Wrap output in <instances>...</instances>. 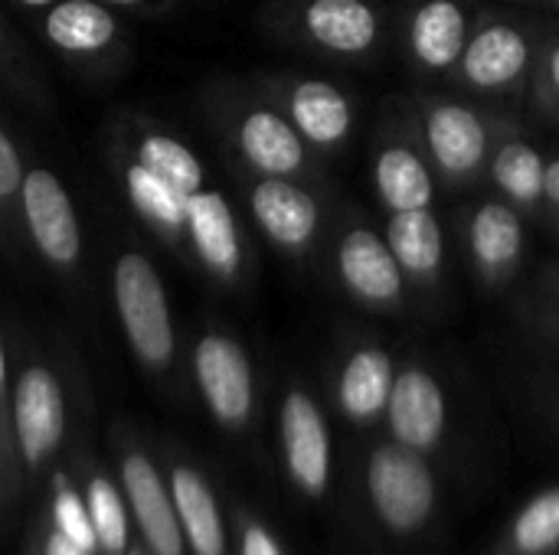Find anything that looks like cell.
I'll return each mask as SVG.
<instances>
[{
	"mask_svg": "<svg viewBox=\"0 0 559 555\" xmlns=\"http://www.w3.org/2000/svg\"><path fill=\"white\" fill-rule=\"evenodd\" d=\"M550 29L514 16V13H478L472 36L452 69V82L462 92L481 95V98H508L531 88L540 49L547 43Z\"/></svg>",
	"mask_w": 559,
	"mask_h": 555,
	"instance_id": "1",
	"label": "cell"
},
{
	"mask_svg": "<svg viewBox=\"0 0 559 555\" xmlns=\"http://www.w3.org/2000/svg\"><path fill=\"white\" fill-rule=\"evenodd\" d=\"M508 128L504 114L485 111L455 95H419L416 134L439 177L452 190L472 186L485 170L495 150V141Z\"/></svg>",
	"mask_w": 559,
	"mask_h": 555,
	"instance_id": "2",
	"label": "cell"
},
{
	"mask_svg": "<svg viewBox=\"0 0 559 555\" xmlns=\"http://www.w3.org/2000/svg\"><path fill=\"white\" fill-rule=\"evenodd\" d=\"M367 497L390 533L413 536L436 514L439 481L423 451L383 442L367 458Z\"/></svg>",
	"mask_w": 559,
	"mask_h": 555,
	"instance_id": "3",
	"label": "cell"
},
{
	"mask_svg": "<svg viewBox=\"0 0 559 555\" xmlns=\"http://www.w3.org/2000/svg\"><path fill=\"white\" fill-rule=\"evenodd\" d=\"M111 285H115V311L131 353L147 370H167L174 360L177 337H174L167 291L157 268L151 265L147 255L124 252L115 262Z\"/></svg>",
	"mask_w": 559,
	"mask_h": 555,
	"instance_id": "4",
	"label": "cell"
},
{
	"mask_svg": "<svg viewBox=\"0 0 559 555\" xmlns=\"http://www.w3.org/2000/svg\"><path fill=\"white\" fill-rule=\"evenodd\" d=\"M278 438H282V458L292 484L318 500L331 487V471H334V455H331V429L314 402L311 393L301 386L288 389L278 409Z\"/></svg>",
	"mask_w": 559,
	"mask_h": 555,
	"instance_id": "5",
	"label": "cell"
},
{
	"mask_svg": "<svg viewBox=\"0 0 559 555\" xmlns=\"http://www.w3.org/2000/svg\"><path fill=\"white\" fill-rule=\"evenodd\" d=\"M20 209L36 252L52 268L69 272L82 262V226L62 180L52 170L33 167L23 173Z\"/></svg>",
	"mask_w": 559,
	"mask_h": 555,
	"instance_id": "6",
	"label": "cell"
},
{
	"mask_svg": "<svg viewBox=\"0 0 559 555\" xmlns=\"http://www.w3.org/2000/svg\"><path fill=\"white\" fill-rule=\"evenodd\" d=\"M197 389L210 415L226 429H242L255 409V379L246 350L226 334H203L193 350Z\"/></svg>",
	"mask_w": 559,
	"mask_h": 555,
	"instance_id": "7",
	"label": "cell"
},
{
	"mask_svg": "<svg viewBox=\"0 0 559 555\" xmlns=\"http://www.w3.org/2000/svg\"><path fill=\"white\" fill-rule=\"evenodd\" d=\"M481 10L472 0H413L403 16V49L423 75H452Z\"/></svg>",
	"mask_w": 559,
	"mask_h": 555,
	"instance_id": "8",
	"label": "cell"
},
{
	"mask_svg": "<svg viewBox=\"0 0 559 555\" xmlns=\"http://www.w3.org/2000/svg\"><path fill=\"white\" fill-rule=\"evenodd\" d=\"M383 419L396 445L432 455L449 429V399L439 376L423 363L396 366Z\"/></svg>",
	"mask_w": 559,
	"mask_h": 555,
	"instance_id": "9",
	"label": "cell"
},
{
	"mask_svg": "<svg viewBox=\"0 0 559 555\" xmlns=\"http://www.w3.org/2000/svg\"><path fill=\"white\" fill-rule=\"evenodd\" d=\"M337 278L347 294L373 311H390L406 298V275L386 239L367 222H350L337 242Z\"/></svg>",
	"mask_w": 559,
	"mask_h": 555,
	"instance_id": "10",
	"label": "cell"
},
{
	"mask_svg": "<svg viewBox=\"0 0 559 555\" xmlns=\"http://www.w3.org/2000/svg\"><path fill=\"white\" fill-rule=\"evenodd\" d=\"M13 438L26 468H39L56 455L66 435V399L52 370L26 366L13 383L10 399Z\"/></svg>",
	"mask_w": 559,
	"mask_h": 555,
	"instance_id": "11",
	"label": "cell"
},
{
	"mask_svg": "<svg viewBox=\"0 0 559 555\" xmlns=\"http://www.w3.org/2000/svg\"><path fill=\"white\" fill-rule=\"evenodd\" d=\"M249 209L255 226L282 252L301 255L321 232V200L295 177H259L249 190Z\"/></svg>",
	"mask_w": 559,
	"mask_h": 555,
	"instance_id": "12",
	"label": "cell"
},
{
	"mask_svg": "<svg viewBox=\"0 0 559 555\" xmlns=\"http://www.w3.org/2000/svg\"><path fill=\"white\" fill-rule=\"evenodd\" d=\"M298 33L337 59H370L383 39V13L373 0H301Z\"/></svg>",
	"mask_w": 559,
	"mask_h": 555,
	"instance_id": "13",
	"label": "cell"
},
{
	"mask_svg": "<svg viewBox=\"0 0 559 555\" xmlns=\"http://www.w3.org/2000/svg\"><path fill=\"white\" fill-rule=\"evenodd\" d=\"M465 245L472 268L481 285L501 288L508 285L524 262V219L508 200H485L472 209L465 222Z\"/></svg>",
	"mask_w": 559,
	"mask_h": 555,
	"instance_id": "14",
	"label": "cell"
},
{
	"mask_svg": "<svg viewBox=\"0 0 559 555\" xmlns=\"http://www.w3.org/2000/svg\"><path fill=\"white\" fill-rule=\"evenodd\" d=\"M121 491L151 555H183V530L174 510L170 484H164L151 458L141 451H128L121 458Z\"/></svg>",
	"mask_w": 559,
	"mask_h": 555,
	"instance_id": "15",
	"label": "cell"
},
{
	"mask_svg": "<svg viewBox=\"0 0 559 555\" xmlns=\"http://www.w3.org/2000/svg\"><path fill=\"white\" fill-rule=\"evenodd\" d=\"M373 190L386 213L426 209L436 203L439 177L419 134H393L373 150Z\"/></svg>",
	"mask_w": 559,
	"mask_h": 555,
	"instance_id": "16",
	"label": "cell"
},
{
	"mask_svg": "<svg viewBox=\"0 0 559 555\" xmlns=\"http://www.w3.org/2000/svg\"><path fill=\"white\" fill-rule=\"evenodd\" d=\"M285 114L314 150H337L354 134V101L328 79H292L285 88Z\"/></svg>",
	"mask_w": 559,
	"mask_h": 555,
	"instance_id": "17",
	"label": "cell"
},
{
	"mask_svg": "<svg viewBox=\"0 0 559 555\" xmlns=\"http://www.w3.org/2000/svg\"><path fill=\"white\" fill-rule=\"evenodd\" d=\"M236 144L259 177H301L311 167L308 141L295 131L288 114L275 108H249L236 124Z\"/></svg>",
	"mask_w": 559,
	"mask_h": 555,
	"instance_id": "18",
	"label": "cell"
},
{
	"mask_svg": "<svg viewBox=\"0 0 559 555\" xmlns=\"http://www.w3.org/2000/svg\"><path fill=\"white\" fill-rule=\"evenodd\" d=\"M187 232L200 262L219 278L236 281L242 272V239L236 216L219 190H197L187 200Z\"/></svg>",
	"mask_w": 559,
	"mask_h": 555,
	"instance_id": "19",
	"label": "cell"
},
{
	"mask_svg": "<svg viewBox=\"0 0 559 555\" xmlns=\"http://www.w3.org/2000/svg\"><path fill=\"white\" fill-rule=\"evenodd\" d=\"M383 239L400 262L406 281L419 288H436L445 272V229L432 206L390 213Z\"/></svg>",
	"mask_w": 559,
	"mask_h": 555,
	"instance_id": "20",
	"label": "cell"
},
{
	"mask_svg": "<svg viewBox=\"0 0 559 555\" xmlns=\"http://www.w3.org/2000/svg\"><path fill=\"white\" fill-rule=\"evenodd\" d=\"M544 170H547V154L534 141H527L518 128L508 124L495 141L485 173L491 177L501 200H508L518 213H540Z\"/></svg>",
	"mask_w": 559,
	"mask_h": 555,
	"instance_id": "21",
	"label": "cell"
},
{
	"mask_svg": "<svg viewBox=\"0 0 559 555\" xmlns=\"http://www.w3.org/2000/svg\"><path fill=\"white\" fill-rule=\"evenodd\" d=\"M396 379V363L383 347H357L337 376V406L354 425L383 419Z\"/></svg>",
	"mask_w": 559,
	"mask_h": 555,
	"instance_id": "22",
	"label": "cell"
},
{
	"mask_svg": "<svg viewBox=\"0 0 559 555\" xmlns=\"http://www.w3.org/2000/svg\"><path fill=\"white\" fill-rule=\"evenodd\" d=\"M170 497H174V510H177L183 543L190 546V553L226 555V527H223V514H219L210 481L200 471L177 464L170 471Z\"/></svg>",
	"mask_w": 559,
	"mask_h": 555,
	"instance_id": "23",
	"label": "cell"
},
{
	"mask_svg": "<svg viewBox=\"0 0 559 555\" xmlns=\"http://www.w3.org/2000/svg\"><path fill=\"white\" fill-rule=\"evenodd\" d=\"M46 39L72 56L102 52L115 43L118 23L111 10L98 0H59L43 20Z\"/></svg>",
	"mask_w": 559,
	"mask_h": 555,
	"instance_id": "24",
	"label": "cell"
},
{
	"mask_svg": "<svg viewBox=\"0 0 559 555\" xmlns=\"http://www.w3.org/2000/svg\"><path fill=\"white\" fill-rule=\"evenodd\" d=\"M134 160H138L141 167H147L157 180H164L170 190H177L180 196H187V200H190L197 190L206 186L203 167H200L197 154H193L183 141L170 137V134H160V131L144 134V137L138 141Z\"/></svg>",
	"mask_w": 559,
	"mask_h": 555,
	"instance_id": "25",
	"label": "cell"
},
{
	"mask_svg": "<svg viewBox=\"0 0 559 555\" xmlns=\"http://www.w3.org/2000/svg\"><path fill=\"white\" fill-rule=\"evenodd\" d=\"M124 190H128V200L134 203V209L147 222H154L160 232L177 236V232L187 229V196L170 190L164 180H157L138 160H131L124 167Z\"/></svg>",
	"mask_w": 559,
	"mask_h": 555,
	"instance_id": "26",
	"label": "cell"
},
{
	"mask_svg": "<svg viewBox=\"0 0 559 555\" xmlns=\"http://www.w3.org/2000/svg\"><path fill=\"white\" fill-rule=\"evenodd\" d=\"M559 546V487L540 491L521 507L511 523V550L518 555H544Z\"/></svg>",
	"mask_w": 559,
	"mask_h": 555,
	"instance_id": "27",
	"label": "cell"
},
{
	"mask_svg": "<svg viewBox=\"0 0 559 555\" xmlns=\"http://www.w3.org/2000/svg\"><path fill=\"white\" fill-rule=\"evenodd\" d=\"M85 507L95 527L98 550L108 555L128 553V507L121 487H115L108 478H92L85 487Z\"/></svg>",
	"mask_w": 559,
	"mask_h": 555,
	"instance_id": "28",
	"label": "cell"
},
{
	"mask_svg": "<svg viewBox=\"0 0 559 555\" xmlns=\"http://www.w3.org/2000/svg\"><path fill=\"white\" fill-rule=\"evenodd\" d=\"M52 523H56V533H62L79 550H85L88 555L98 553V540H95L88 507L72 487H66V481H59V491L52 497Z\"/></svg>",
	"mask_w": 559,
	"mask_h": 555,
	"instance_id": "29",
	"label": "cell"
},
{
	"mask_svg": "<svg viewBox=\"0 0 559 555\" xmlns=\"http://www.w3.org/2000/svg\"><path fill=\"white\" fill-rule=\"evenodd\" d=\"M527 92H531L534 108L547 121H557L559 124V29H550Z\"/></svg>",
	"mask_w": 559,
	"mask_h": 555,
	"instance_id": "30",
	"label": "cell"
},
{
	"mask_svg": "<svg viewBox=\"0 0 559 555\" xmlns=\"http://www.w3.org/2000/svg\"><path fill=\"white\" fill-rule=\"evenodd\" d=\"M20 183H23L20 154L10 141V134L0 128V203H10L13 196H20Z\"/></svg>",
	"mask_w": 559,
	"mask_h": 555,
	"instance_id": "31",
	"label": "cell"
},
{
	"mask_svg": "<svg viewBox=\"0 0 559 555\" xmlns=\"http://www.w3.org/2000/svg\"><path fill=\"white\" fill-rule=\"evenodd\" d=\"M239 555H285V550H282V543L272 536L269 527H262V523H246Z\"/></svg>",
	"mask_w": 559,
	"mask_h": 555,
	"instance_id": "32",
	"label": "cell"
},
{
	"mask_svg": "<svg viewBox=\"0 0 559 555\" xmlns=\"http://www.w3.org/2000/svg\"><path fill=\"white\" fill-rule=\"evenodd\" d=\"M544 209H550L559 219V154L547 157V170H544Z\"/></svg>",
	"mask_w": 559,
	"mask_h": 555,
	"instance_id": "33",
	"label": "cell"
},
{
	"mask_svg": "<svg viewBox=\"0 0 559 555\" xmlns=\"http://www.w3.org/2000/svg\"><path fill=\"white\" fill-rule=\"evenodd\" d=\"M43 555H88V553H85V550H79L75 543H69V540H66L62 533H56V530H52V533L46 536Z\"/></svg>",
	"mask_w": 559,
	"mask_h": 555,
	"instance_id": "34",
	"label": "cell"
},
{
	"mask_svg": "<svg viewBox=\"0 0 559 555\" xmlns=\"http://www.w3.org/2000/svg\"><path fill=\"white\" fill-rule=\"evenodd\" d=\"M544 324H547L550 337H554V340L559 343V304H557V301H554V307H550V311L544 314Z\"/></svg>",
	"mask_w": 559,
	"mask_h": 555,
	"instance_id": "35",
	"label": "cell"
},
{
	"mask_svg": "<svg viewBox=\"0 0 559 555\" xmlns=\"http://www.w3.org/2000/svg\"><path fill=\"white\" fill-rule=\"evenodd\" d=\"M504 3H524V7H537V10H554V13H559V0H504Z\"/></svg>",
	"mask_w": 559,
	"mask_h": 555,
	"instance_id": "36",
	"label": "cell"
},
{
	"mask_svg": "<svg viewBox=\"0 0 559 555\" xmlns=\"http://www.w3.org/2000/svg\"><path fill=\"white\" fill-rule=\"evenodd\" d=\"M547 294L559 304V265H554V268L547 272Z\"/></svg>",
	"mask_w": 559,
	"mask_h": 555,
	"instance_id": "37",
	"label": "cell"
},
{
	"mask_svg": "<svg viewBox=\"0 0 559 555\" xmlns=\"http://www.w3.org/2000/svg\"><path fill=\"white\" fill-rule=\"evenodd\" d=\"M7 393V357H3V340H0V399Z\"/></svg>",
	"mask_w": 559,
	"mask_h": 555,
	"instance_id": "38",
	"label": "cell"
},
{
	"mask_svg": "<svg viewBox=\"0 0 559 555\" xmlns=\"http://www.w3.org/2000/svg\"><path fill=\"white\" fill-rule=\"evenodd\" d=\"M98 3H111V7H141L147 0H98Z\"/></svg>",
	"mask_w": 559,
	"mask_h": 555,
	"instance_id": "39",
	"label": "cell"
},
{
	"mask_svg": "<svg viewBox=\"0 0 559 555\" xmlns=\"http://www.w3.org/2000/svg\"><path fill=\"white\" fill-rule=\"evenodd\" d=\"M23 7H29V10H43V7H49L52 0H20Z\"/></svg>",
	"mask_w": 559,
	"mask_h": 555,
	"instance_id": "40",
	"label": "cell"
},
{
	"mask_svg": "<svg viewBox=\"0 0 559 555\" xmlns=\"http://www.w3.org/2000/svg\"><path fill=\"white\" fill-rule=\"evenodd\" d=\"M128 555H151V553H144V550H131Z\"/></svg>",
	"mask_w": 559,
	"mask_h": 555,
	"instance_id": "41",
	"label": "cell"
},
{
	"mask_svg": "<svg viewBox=\"0 0 559 555\" xmlns=\"http://www.w3.org/2000/svg\"><path fill=\"white\" fill-rule=\"evenodd\" d=\"M0 49H3V23H0Z\"/></svg>",
	"mask_w": 559,
	"mask_h": 555,
	"instance_id": "42",
	"label": "cell"
}]
</instances>
